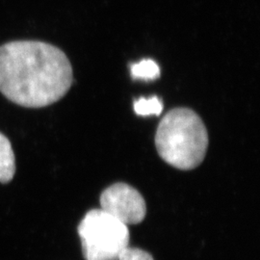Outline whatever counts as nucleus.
<instances>
[{
	"instance_id": "obj_7",
	"label": "nucleus",
	"mask_w": 260,
	"mask_h": 260,
	"mask_svg": "<svg viewBox=\"0 0 260 260\" xmlns=\"http://www.w3.org/2000/svg\"><path fill=\"white\" fill-rule=\"evenodd\" d=\"M134 111L139 116H159L163 111V103L157 96H151L149 99L141 98L134 103Z\"/></svg>"
},
{
	"instance_id": "obj_6",
	"label": "nucleus",
	"mask_w": 260,
	"mask_h": 260,
	"mask_svg": "<svg viewBox=\"0 0 260 260\" xmlns=\"http://www.w3.org/2000/svg\"><path fill=\"white\" fill-rule=\"evenodd\" d=\"M131 75L134 79L151 81L160 76V68L157 63L151 59H144L139 63L132 64L130 67Z\"/></svg>"
},
{
	"instance_id": "obj_5",
	"label": "nucleus",
	"mask_w": 260,
	"mask_h": 260,
	"mask_svg": "<svg viewBox=\"0 0 260 260\" xmlns=\"http://www.w3.org/2000/svg\"><path fill=\"white\" fill-rule=\"evenodd\" d=\"M16 175V157L10 140L0 132V183L7 184Z\"/></svg>"
},
{
	"instance_id": "obj_8",
	"label": "nucleus",
	"mask_w": 260,
	"mask_h": 260,
	"mask_svg": "<svg viewBox=\"0 0 260 260\" xmlns=\"http://www.w3.org/2000/svg\"><path fill=\"white\" fill-rule=\"evenodd\" d=\"M119 260H154L148 251L138 248H125L119 257Z\"/></svg>"
},
{
	"instance_id": "obj_3",
	"label": "nucleus",
	"mask_w": 260,
	"mask_h": 260,
	"mask_svg": "<svg viewBox=\"0 0 260 260\" xmlns=\"http://www.w3.org/2000/svg\"><path fill=\"white\" fill-rule=\"evenodd\" d=\"M77 231L85 260H119L129 245L127 225L103 209H93L86 214Z\"/></svg>"
},
{
	"instance_id": "obj_4",
	"label": "nucleus",
	"mask_w": 260,
	"mask_h": 260,
	"mask_svg": "<svg viewBox=\"0 0 260 260\" xmlns=\"http://www.w3.org/2000/svg\"><path fill=\"white\" fill-rule=\"evenodd\" d=\"M101 206L104 212L126 225L141 223L147 214L143 196L132 186L122 182L115 183L103 191Z\"/></svg>"
},
{
	"instance_id": "obj_2",
	"label": "nucleus",
	"mask_w": 260,
	"mask_h": 260,
	"mask_svg": "<svg viewBox=\"0 0 260 260\" xmlns=\"http://www.w3.org/2000/svg\"><path fill=\"white\" fill-rule=\"evenodd\" d=\"M205 122L195 111L176 108L158 124L155 146L159 156L179 170H193L204 161L208 148Z\"/></svg>"
},
{
	"instance_id": "obj_1",
	"label": "nucleus",
	"mask_w": 260,
	"mask_h": 260,
	"mask_svg": "<svg viewBox=\"0 0 260 260\" xmlns=\"http://www.w3.org/2000/svg\"><path fill=\"white\" fill-rule=\"evenodd\" d=\"M73 68L58 47L39 41H14L0 47V92L26 108L57 103L72 87Z\"/></svg>"
}]
</instances>
